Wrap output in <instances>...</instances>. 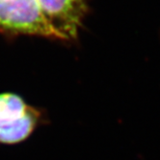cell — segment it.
Wrapping results in <instances>:
<instances>
[{
    "mask_svg": "<svg viewBox=\"0 0 160 160\" xmlns=\"http://www.w3.org/2000/svg\"><path fill=\"white\" fill-rule=\"evenodd\" d=\"M41 121V111L19 95L0 93V144L14 145L25 141Z\"/></svg>",
    "mask_w": 160,
    "mask_h": 160,
    "instance_id": "obj_1",
    "label": "cell"
},
{
    "mask_svg": "<svg viewBox=\"0 0 160 160\" xmlns=\"http://www.w3.org/2000/svg\"><path fill=\"white\" fill-rule=\"evenodd\" d=\"M0 28L14 33L63 39L46 18L37 0H0Z\"/></svg>",
    "mask_w": 160,
    "mask_h": 160,
    "instance_id": "obj_2",
    "label": "cell"
},
{
    "mask_svg": "<svg viewBox=\"0 0 160 160\" xmlns=\"http://www.w3.org/2000/svg\"><path fill=\"white\" fill-rule=\"evenodd\" d=\"M46 18L63 39L75 38L87 12L85 0H37Z\"/></svg>",
    "mask_w": 160,
    "mask_h": 160,
    "instance_id": "obj_3",
    "label": "cell"
}]
</instances>
